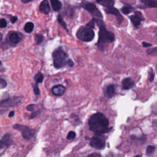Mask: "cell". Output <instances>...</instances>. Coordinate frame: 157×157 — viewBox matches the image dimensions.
<instances>
[{"mask_svg":"<svg viewBox=\"0 0 157 157\" xmlns=\"http://www.w3.org/2000/svg\"><path fill=\"white\" fill-rule=\"evenodd\" d=\"M57 20H58V23L67 31L68 30H67V26H66V23L64 22V20L63 19V18H62V17L61 16V15H58V18H57Z\"/></svg>","mask_w":157,"mask_h":157,"instance_id":"23","label":"cell"},{"mask_svg":"<svg viewBox=\"0 0 157 157\" xmlns=\"http://www.w3.org/2000/svg\"><path fill=\"white\" fill-rule=\"evenodd\" d=\"M7 25V21L5 19L1 18L0 19V28H5Z\"/></svg>","mask_w":157,"mask_h":157,"instance_id":"31","label":"cell"},{"mask_svg":"<svg viewBox=\"0 0 157 157\" xmlns=\"http://www.w3.org/2000/svg\"><path fill=\"white\" fill-rule=\"evenodd\" d=\"M134 157H142L140 155H136V156H135Z\"/></svg>","mask_w":157,"mask_h":157,"instance_id":"42","label":"cell"},{"mask_svg":"<svg viewBox=\"0 0 157 157\" xmlns=\"http://www.w3.org/2000/svg\"><path fill=\"white\" fill-rule=\"evenodd\" d=\"M104 10L107 13L112 14V15H113L114 16H115L118 24H120L123 21V17H122V15L120 14V12L116 8H115L113 7H105V9Z\"/></svg>","mask_w":157,"mask_h":157,"instance_id":"9","label":"cell"},{"mask_svg":"<svg viewBox=\"0 0 157 157\" xmlns=\"http://www.w3.org/2000/svg\"><path fill=\"white\" fill-rule=\"evenodd\" d=\"M40 113V111L39 110H34L32 112V113L31 114V116L29 117L30 119H33L34 118H35L36 117H37L39 114Z\"/></svg>","mask_w":157,"mask_h":157,"instance_id":"29","label":"cell"},{"mask_svg":"<svg viewBox=\"0 0 157 157\" xmlns=\"http://www.w3.org/2000/svg\"><path fill=\"white\" fill-rule=\"evenodd\" d=\"M122 85L124 90H129L134 86V83L131 78H126L122 80Z\"/></svg>","mask_w":157,"mask_h":157,"instance_id":"14","label":"cell"},{"mask_svg":"<svg viewBox=\"0 0 157 157\" xmlns=\"http://www.w3.org/2000/svg\"><path fill=\"white\" fill-rule=\"evenodd\" d=\"M155 150V147L153 145H148L146 148V153L148 155L152 154Z\"/></svg>","mask_w":157,"mask_h":157,"instance_id":"24","label":"cell"},{"mask_svg":"<svg viewBox=\"0 0 157 157\" xmlns=\"http://www.w3.org/2000/svg\"><path fill=\"white\" fill-rule=\"evenodd\" d=\"M39 10L40 12L45 14H48L49 13L50 6L47 0H44L41 2L39 5Z\"/></svg>","mask_w":157,"mask_h":157,"instance_id":"13","label":"cell"},{"mask_svg":"<svg viewBox=\"0 0 157 157\" xmlns=\"http://www.w3.org/2000/svg\"><path fill=\"white\" fill-rule=\"evenodd\" d=\"M52 7L54 11H59L62 6L61 2L59 0H50Z\"/></svg>","mask_w":157,"mask_h":157,"instance_id":"19","label":"cell"},{"mask_svg":"<svg viewBox=\"0 0 157 157\" xmlns=\"http://www.w3.org/2000/svg\"><path fill=\"white\" fill-rule=\"evenodd\" d=\"M154 77H155L154 72H153L152 69H150V82H153V80H154Z\"/></svg>","mask_w":157,"mask_h":157,"instance_id":"33","label":"cell"},{"mask_svg":"<svg viewBox=\"0 0 157 157\" xmlns=\"http://www.w3.org/2000/svg\"><path fill=\"white\" fill-rule=\"evenodd\" d=\"M75 132L73 131H69L67 135V139L68 140H71V139H74L75 137Z\"/></svg>","mask_w":157,"mask_h":157,"instance_id":"27","label":"cell"},{"mask_svg":"<svg viewBox=\"0 0 157 157\" xmlns=\"http://www.w3.org/2000/svg\"><path fill=\"white\" fill-rule=\"evenodd\" d=\"M12 142L11 137L9 134H6L0 140V148L9 147Z\"/></svg>","mask_w":157,"mask_h":157,"instance_id":"11","label":"cell"},{"mask_svg":"<svg viewBox=\"0 0 157 157\" xmlns=\"http://www.w3.org/2000/svg\"><path fill=\"white\" fill-rule=\"evenodd\" d=\"M34 78L36 82V84H38L39 83L42 82L43 79H44V76L41 72H38L35 75Z\"/></svg>","mask_w":157,"mask_h":157,"instance_id":"22","label":"cell"},{"mask_svg":"<svg viewBox=\"0 0 157 157\" xmlns=\"http://www.w3.org/2000/svg\"><path fill=\"white\" fill-rule=\"evenodd\" d=\"M34 109H35V105L34 104H29L28 105L27 107H26V109L28 110V111H34Z\"/></svg>","mask_w":157,"mask_h":157,"instance_id":"34","label":"cell"},{"mask_svg":"<svg viewBox=\"0 0 157 157\" xmlns=\"http://www.w3.org/2000/svg\"><path fill=\"white\" fill-rule=\"evenodd\" d=\"M21 99L20 96H14L8 99H6L0 102V107H9L14 106L18 104Z\"/></svg>","mask_w":157,"mask_h":157,"instance_id":"8","label":"cell"},{"mask_svg":"<svg viewBox=\"0 0 157 157\" xmlns=\"http://www.w3.org/2000/svg\"><path fill=\"white\" fill-rule=\"evenodd\" d=\"M90 130L97 135H101L110 131L109 121L107 117L101 112L92 115L88 120Z\"/></svg>","mask_w":157,"mask_h":157,"instance_id":"1","label":"cell"},{"mask_svg":"<svg viewBox=\"0 0 157 157\" xmlns=\"http://www.w3.org/2000/svg\"><path fill=\"white\" fill-rule=\"evenodd\" d=\"M140 2L143 3L147 7L156 8L157 7L156 0H140Z\"/></svg>","mask_w":157,"mask_h":157,"instance_id":"17","label":"cell"},{"mask_svg":"<svg viewBox=\"0 0 157 157\" xmlns=\"http://www.w3.org/2000/svg\"><path fill=\"white\" fill-rule=\"evenodd\" d=\"M96 2L105 7H113L115 4V0H96Z\"/></svg>","mask_w":157,"mask_h":157,"instance_id":"18","label":"cell"},{"mask_svg":"<svg viewBox=\"0 0 157 157\" xmlns=\"http://www.w3.org/2000/svg\"><path fill=\"white\" fill-rule=\"evenodd\" d=\"M33 1V0H21V2H22L23 3H28V2H31V1Z\"/></svg>","mask_w":157,"mask_h":157,"instance_id":"40","label":"cell"},{"mask_svg":"<svg viewBox=\"0 0 157 157\" xmlns=\"http://www.w3.org/2000/svg\"><path fill=\"white\" fill-rule=\"evenodd\" d=\"M130 19L135 27H138L140 25V22L144 20L142 13L139 11L135 12L134 15L130 17Z\"/></svg>","mask_w":157,"mask_h":157,"instance_id":"10","label":"cell"},{"mask_svg":"<svg viewBox=\"0 0 157 157\" xmlns=\"http://www.w3.org/2000/svg\"><path fill=\"white\" fill-rule=\"evenodd\" d=\"M9 40L13 44H17L21 40V36L17 32H12L9 35Z\"/></svg>","mask_w":157,"mask_h":157,"instance_id":"15","label":"cell"},{"mask_svg":"<svg viewBox=\"0 0 157 157\" xmlns=\"http://www.w3.org/2000/svg\"><path fill=\"white\" fill-rule=\"evenodd\" d=\"M87 157H102V156L99 153H91V154L89 155Z\"/></svg>","mask_w":157,"mask_h":157,"instance_id":"35","label":"cell"},{"mask_svg":"<svg viewBox=\"0 0 157 157\" xmlns=\"http://www.w3.org/2000/svg\"><path fill=\"white\" fill-rule=\"evenodd\" d=\"M17 20V17H12L10 18V21L12 23H14Z\"/></svg>","mask_w":157,"mask_h":157,"instance_id":"38","label":"cell"},{"mask_svg":"<svg viewBox=\"0 0 157 157\" xmlns=\"http://www.w3.org/2000/svg\"><path fill=\"white\" fill-rule=\"evenodd\" d=\"M52 57L53 66L56 69H60L67 64L68 55L61 47H58L53 52Z\"/></svg>","mask_w":157,"mask_h":157,"instance_id":"3","label":"cell"},{"mask_svg":"<svg viewBox=\"0 0 157 157\" xmlns=\"http://www.w3.org/2000/svg\"><path fill=\"white\" fill-rule=\"evenodd\" d=\"M14 113H15V112H14L13 111H11V112L9 113V117H12L14 115Z\"/></svg>","mask_w":157,"mask_h":157,"instance_id":"39","label":"cell"},{"mask_svg":"<svg viewBox=\"0 0 157 157\" xmlns=\"http://www.w3.org/2000/svg\"><path fill=\"white\" fill-rule=\"evenodd\" d=\"M133 10H134V8L129 4H126L121 8V11L124 14H129L131 12H132Z\"/></svg>","mask_w":157,"mask_h":157,"instance_id":"20","label":"cell"},{"mask_svg":"<svg viewBox=\"0 0 157 157\" xmlns=\"http://www.w3.org/2000/svg\"><path fill=\"white\" fill-rule=\"evenodd\" d=\"M115 93V86L114 85L111 84L107 86L105 90V95L109 98H112Z\"/></svg>","mask_w":157,"mask_h":157,"instance_id":"16","label":"cell"},{"mask_svg":"<svg viewBox=\"0 0 157 157\" xmlns=\"http://www.w3.org/2000/svg\"><path fill=\"white\" fill-rule=\"evenodd\" d=\"M82 6L88 12H90L94 17V18H96L98 19L102 18V15L101 12L98 10V9L94 4L89 2H86Z\"/></svg>","mask_w":157,"mask_h":157,"instance_id":"6","label":"cell"},{"mask_svg":"<svg viewBox=\"0 0 157 157\" xmlns=\"http://www.w3.org/2000/svg\"><path fill=\"white\" fill-rule=\"evenodd\" d=\"M65 90V87L62 85H56L54 86L52 89V93L57 96H62L64 93Z\"/></svg>","mask_w":157,"mask_h":157,"instance_id":"12","label":"cell"},{"mask_svg":"<svg viewBox=\"0 0 157 157\" xmlns=\"http://www.w3.org/2000/svg\"><path fill=\"white\" fill-rule=\"evenodd\" d=\"M13 128L19 131L21 133V135L25 139H31L35 135V130L29 128V126L20 124H15L13 125Z\"/></svg>","mask_w":157,"mask_h":157,"instance_id":"5","label":"cell"},{"mask_svg":"<svg viewBox=\"0 0 157 157\" xmlns=\"http://www.w3.org/2000/svg\"><path fill=\"white\" fill-rule=\"evenodd\" d=\"M99 39L97 45L98 48L101 51H103L109 44L114 41L115 35L113 33L108 31L102 23L101 24H99Z\"/></svg>","mask_w":157,"mask_h":157,"instance_id":"2","label":"cell"},{"mask_svg":"<svg viewBox=\"0 0 157 157\" xmlns=\"http://www.w3.org/2000/svg\"><path fill=\"white\" fill-rule=\"evenodd\" d=\"M77 37L84 42H90L92 40L94 37V33L92 29L88 26L80 27L77 31Z\"/></svg>","mask_w":157,"mask_h":157,"instance_id":"4","label":"cell"},{"mask_svg":"<svg viewBox=\"0 0 157 157\" xmlns=\"http://www.w3.org/2000/svg\"><path fill=\"white\" fill-rule=\"evenodd\" d=\"M69 66H70V67H72L73 66H74V63H73V61H72V59H68V61H67V64Z\"/></svg>","mask_w":157,"mask_h":157,"instance_id":"37","label":"cell"},{"mask_svg":"<svg viewBox=\"0 0 157 157\" xmlns=\"http://www.w3.org/2000/svg\"><path fill=\"white\" fill-rule=\"evenodd\" d=\"M43 39H44V37H43V36L41 35V34H36L35 36H34L35 41H36L37 44H40V43L42 42Z\"/></svg>","mask_w":157,"mask_h":157,"instance_id":"25","label":"cell"},{"mask_svg":"<svg viewBox=\"0 0 157 157\" xmlns=\"http://www.w3.org/2000/svg\"><path fill=\"white\" fill-rule=\"evenodd\" d=\"M34 93L36 95H39L40 94V90H39V86H37V84H36L34 86Z\"/></svg>","mask_w":157,"mask_h":157,"instance_id":"32","label":"cell"},{"mask_svg":"<svg viewBox=\"0 0 157 157\" xmlns=\"http://www.w3.org/2000/svg\"><path fill=\"white\" fill-rule=\"evenodd\" d=\"M1 61H0V65H1Z\"/></svg>","mask_w":157,"mask_h":157,"instance_id":"43","label":"cell"},{"mask_svg":"<svg viewBox=\"0 0 157 157\" xmlns=\"http://www.w3.org/2000/svg\"><path fill=\"white\" fill-rule=\"evenodd\" d=\"M7 86V82L4 79L0 77V88H4Z\"/></svg>","mask_w":157,"mask_h":157,"instance_id":"28","label":"cell"},{"mask_svg":"<svg viewBox=\"0 0 157 157\" xmlns=\"http://www.w3.org/2000/svg\"><path fill=\"white\" fill-rule=\"evenodd\" d=\"M96 22V19H95V18H93L91 19V21H90L87 25H86V26H88V28H91V29H93L94 28V25H95V23Z\"/></svg>","mask_w":157,"mask_h":157,"instance_id":"26","label":"cell"},{"mask_svg":"<svg viewBox=\"0 0 157 157\" xmlns=\"http://www.w3.org/2000/svg\"><path fill=\"white\" fill-rule=\"evenodd\" d=\"M142 45L144 47H151L152 45V44H150V43H147V42H142Z\"/></svg>","mask_w":157,"mask_h":157,"instance_id":"36","label":"cell"},{"mask_svg":"<svg viewBox=\"0 0 157 157\" xmlns=\"http://www.w3.org/2000/svg\"><path fill=\"white\" fill-rule=\"evenodd\" d=\"M34 24L32 22H28L26 23L24 27V30L27 33H30L34 29Z\"/></svg>","mask_w":157,"mask_h":157,"instance_id":"21","label":"cell"},{"mask_svg":"<svg viewBox=\"0 0 157 157\" xmlns=\"http://www.w3.org/2000/svg\"><path fill=\"white\" fill-rule=\"evenodd\" d=\"M2 36H3V35H2V34H1V33H0V42H1V40H2Z\"/></svg>","mask_w":157,"mask_h":157,"instance_id":"41","label":"cell"},{"mask_svg":"<svg viewBox=\"0 0 157 157\" xmlns=\"http://www.w3.org/2000/svg\"><path fill=\"white\" fill-rule=\"evenodd\" d=\"M147 53H148V55H156V47H155L153 49H149V50H147L146 51Z\"/></svg>","mask_w":157,"mask_h":157,"instance_id":"30","label":"cell"},{"mask_svg":"<svg viewBox=\"0 0 157 157\" xmlns=\"http://www.w3.org/2000/svg\"><path fill=\"white\" fill-rule=\"evenodd\" d=\"M90 145L96 149H103L105 145V142L103 139L98 137H93L90 139Z\"/></svg>","mask_w":157,"mask_h":157,"instance_id":"7","label":"cell"}]
</instances>
